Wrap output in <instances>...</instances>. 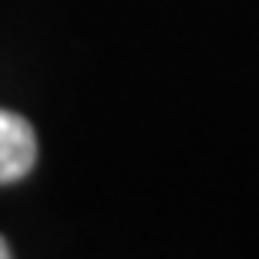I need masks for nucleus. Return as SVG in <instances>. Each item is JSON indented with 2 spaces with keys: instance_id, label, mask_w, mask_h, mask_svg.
I'll return each instance as SVG.
<instances>
[{
  "instance_id": "f257e3e1",
  "label": "nucleus",
  "mask_w": 259,
  "mask_h": 259,
  "mask_svg": "<svg viewBox=\"0 0 259 259\" xmlns=\"http://www.w3.org/2000/svg\"><path fill=\"white\" fill-rule=\"evenodd\" d=\"M37 162V138L27 118L0 108V185H14Z\"/></svg>"
},
{
  "instance_id": "f03ea898",
  "label": "nucleus",
  "mask_w": 259,
  "mask_h": 259,
  "mask_svg": "<svg viewBox=\"0 0 259 259\" xmlns=\"http://www.w3.org/2000/svg\"><path fill=\"white\" fill-rule=\"evenodd\" d=\"M7 256H10V246H7L4 239H0V259H7Z\"/></svg>"
}]
</instances>
